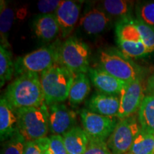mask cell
I'll return each mask as SVG.
<instances>
[{
    "label": "cell",
    "instance_id": "6da1fadb",
    "mask_svg": "<svg viewBox=\"0 0 154 154\" xmlns=\"http://www.w3.org/2000/svg\"><path fill=\"white\" fill-rule=\"evenodd\" d=\"M4 97L15 110L42 106L45 101L40 75L35 73L19 75L7 86Z\"/></svg>",
    "mask_w": 154,
    "mask_h": 154
},
{
    "label": "cell",
    "instance_id": "7a4b0ae2",
    "mask_svg": "<svg viewBox=\"0 0 154 154\" xmlns=\"http://www.w3.org/2000/svg\"><path fill=\"white\" fill-rule=\"evenodd\" d=\"M74 78L72 72L59 63L42 73L40 79L46 104L50 106L66 101Z\"/></svg>",
    "mask_w": 154,
    "mask_h": 154
},
{
    "label": "cell",
    "instance_id": "3957f363",
    "mask_svg": "<svg viewBox=\"0 0 154 154\" xmlns=\"http://www.w3.org/2000/svg\"><path fill=\"white\" fill-rule=\"evenodd\" d=\"M17 130L26 141L47 137L49 131V109L46 103L38 107L16 109Z\"/></svg>",
    "mask_w": 154,
    "mask_h": 154
},
{
    "label": "cell",
    "instance_id": "277c9868",
    "mask_svg": "<svg viewBox=\"0 0 154 154\" xmlns=\"http://www.w3.org/2000/svg\"><path fill=\"white\" fill-rule=\"evenodd\" d=\"M58 62L66 67L75 76L86 74L89 69L90 50L79 38L69 37L58 46Z\"/></svg>",
    "mask_w": 154,
    "mask_h": 154
},
{
    "label": "cell",
    "instance_id": "5b68a950",
    "mask_svg": "<svg viewBox=\"0 0 154 154\" xmlns=\"http://www.w3.org/2000/svg\"><path fill=\"white\" fill-rule=\"evenodd\" d=\"M117 42L121 51L127 57L140 58L150 54L141 34L131 17L121 19L116 26Z\"/></svg>",
    "mask_w": 154,
    "mask_h": 154
},
{
    "label": "cell",
    "instance_id": "8992f818",
    "mask_svg": "<svg viewBox=\"0 0 154 154\" xmlns=\"http://www.w3.org/2000/svg\"><path fill=\"white\" fill-rule=\"evenodd\" d=\"M99 61L101 69L124 82H131L140 76L138 67L119 50H102Z\"/></svg>",
    "mask_w": 154,
    "mask_h": 154
},
{
    "label": "cell",
    "instance_id": "52a82bcc",
    "mask_svg": "<svg viewBox=\"0 0 154 154\" xmlns=\"http://www.w3.org/2000/svg\"><path fill=\"white\" fill-rule=\"evenodd\" d=\"M58 46L50 45L18 57L14 62V71L18 75L35 73L41 75L58 62Z\"/></svg>",
    "mask_w": 154,
    "mask_h": 154
},
{
    "label": "cell",
    "instance_id": "ba28073f",
    "mask_svg": "<svg viewBox=\"0 0 154 154\" xmlns=\"http://www.w3.org/2000/svg\"><path fill=\"white\" fill-rule=\"evenodd\" d=\"M139 121L136 116L120 119L115 129L107 139L106 144L112 154H125L131 147L139 134Z\"/></svg>",
    "mask_w": 154,
    "mask_h": 154
},
{
    "label": "cell",
    "instance_id": "9c48e42d",
    "mask_svg": "<svg viewBox=\"0 0 154 154\" xmlns=\"http://www.w3.org/2000/svg\"><path fill=\"white\" fill-rule=\"evenodd\" d=\"M83 129L89 139L107 140L119 123L118 117H109L93 113L88 109L80 111Z\"/></svg>",
    "mask_w": 154,
    "mask_h": 154
},
{
    "label": "cell",
    "instance_id": "30bf717a",
    "mask_svg": "<svg viewBox=\"0 0 154 154\" xmlns=\"http://www.w3.org/2000/svg\"><path fill=\"white\" fill-rule=\"evenodd\" d=\"M145 88L140 76L131 82L127 83L121 91L120 109L118 115L119 119H123L134 115L139 110L145 97Z\"/></svg>",
    "mask_w": 154,
    "mask_h": 154
},
{
    "label": "cell",
    "instance_id": "8fae6325",
    "mask_svg": "<svg viewBox=\"0 0 154 154\" xmlns=\"http://www.w3.org/2000/svg\"><path fill=\"white\" fill-rule=\"evenodd\" d=\"M49 129L53 135L63 136L76 126V113L63 103L48 106Z\"/></svg>",
    "mask_w": 154,
    "mask_h": 154
},
{
    "label": "cell",
    "instance_id": "7c38bea8",
    "mask_svg": "<svg viewBox=\"0 0 154 154\" xmlns=\"http://www.w3.org/2000/svg\"><path fill=\"white\" fill-rule=\"evenodd\" d=\"M81 4L71 0H63L54 13L63 37L70 35L79 20Z\"/></svg>",
    "mask_w": 154,
    "mask_h": 154
},
{
    "label": "cell",
    "instance_id": "4fadbf2b",
    "mask_svg": "<svg viewBox=\"0 0 154 154\" xmlns=\"http://www.w3.org/2000/svg\"><path fill=\"white\" fill-rule=\"evenodd\" d=\"M89 79L101 93L109 95H120L121 91L127 84L106 72L103 69L89 68Z\"/></svg>",
    "mask_w": 154,
    "mask_h": 154
},
{
    "label": "cell",
    "instance_id": "5bb4252c",
    "mask_svg": "<svg viewBox=\"0 0 154 154\" xmlns=\"http://www.w3.org/2000/svg\"><path fill=\"white\" fill-rule=\"evenodd\" d=\"M88 110L97 114L109 117H118L120 109V98L97 92L87 102Z\"/></svg>",
    "mask_w": 154,
    "mask_h": 154
},
{
    "label": "cell",
    "instance_id": "9a60e30c",
    "mask_svg": "<svg viewBox=\"0 0 154 154\" xmlns=\"http://www.w3.org/2000/svg\"><path fill=\"white\" fill-rule=\"evenodd\" d=\"M111 19L102 9L94 8L84 14L79 20V26L88 34L95 35L103 32L109 24Z\"/></svg>",
    "mask_w": 154,
    "mask_h": 154
},
{
    "label": "cell",
    "instance_id": "2e32d148",
    "mask_svg": "<svg viewBox=\"0 0 154 154\" xmlns=\"http://www.w3.org/2000/svg\"><path fill=\"white\" fill-rule=\"evenodd\" d=\"M17 131L16 110L3 96L0 101V137L2 141L9 139Z\"/></svg>",
    "mask_w": 154,
    "mask_h": 154
},
{
    "label": "cell",
    "instance_id": "e0dca14e",
    "mask_svg": "<svg viewBox=\"0 0 154 154\" xmlns=\"http://www.w3.org/2000/svg\"><path fill=\"white\" fill-rule=\"evenodd\" d=\"M33 29L36 36L45 42L51 41L60 33V28L54 14L38 17L34 22Z\"/></svg>",
    "mask_w": 154,
    "mask_h": 154
},
{
    "label": "cell",
    "instance_id": "ac0fdd59",
    "mask_svg": "<svg viewBox=\"0 0 154 154\" xmlns=\"http://www.w3.org/2000/svg\"><path fill=\"white\" fill-rule=\"evenodd\" d=\"M69 154H84L89 143V138L84 130L76 126L62 136Z\"/></svg>",
    "mask_w": 154,
    "mask_h": 154
},
{
    "label": "cell",
    "instance_id": "d6986e66",
    "mask_svg": "<svg viewBox=\"0 0 154 154\" xmlns=\"http://www.w3.org/2000/svg\"><path fill=\"white\" fill-rule=\"evenodd\" d=\"M91 90V82L86 74H80L75 76L69 95L71 105H78L84 101Z\"/></svg>",
    "mask_w": 154,
    "mask_h": 154
},
{
    "label": "cell",
    "instance_id": "ffe728a7",
    "mask_svg": "<svg viewBox=\"0 0 154 154\" xmlns=\"http://www.w3.org/2000/svg\"><path fill=\"white\" fill-rule=\"evenodd\" d=\"M138 112L141 130L154 134V96H145Z\"/></svg>",
    "mask_w": 154,
    "mask_h": 154
},
{
    "label": "cell",
    "instance_id": "44dd1931",
    "mask_svg": "<svg viewBox=\"0 0 154 154\" xmlns=\"http://www.w3.org/2000/svg\"><path fill=\"white\" fill-rule=\"evenodd\" d=\"M0 33L1 45L8 48L9 32L14 20V11L5 1H1L0 4Z\"/></svg>",
    "mask_w": 154,
    "mask_h": 154
},
{
    "label": "cell",
    "instance_id": "7402d4cb",
    "mask_svg": "<svg viewBox=\"0 0 154 154\" xmlns=\"http://www.w3.org/2000/svg\"><path fill=\"white\" fill-rule=\"evenodd\" d=\"M125 154H154V134L140 131L129 151Z\"/></svg>",
    "mask_w": 154,
    "mask_h": 154
},
{
    "label": "cell",
    "instance_id": "603a6c76",
    "mask_svg": "<svg viewBox=\"0 0 154 154\" xmlns=\"http://www.w3.org/2000/svg\"><path fill=\"white\" fill-rule=\"evenodd\" d=\"M103 11L113 17L121 19L130 17L132 9V3L125 0H106L102 3Z\"/></svg>",
    "mask_w": 154,
    "mask_h": 154
},
{
    "label": "cell",
    "instance_id": "cb8c5ba5",
    "mask_svg": "<svg viewBox=\"0 0 154 154\" xmlns=\"http://www.w3.org/2000/svg\"><path fill=\"white\" fill-rule=\"evenodd\" d=\"M14 72V63L11 53L7 47L0 46V81L1 86L11 79Z\"/></svg>",
    "mask_w": 154,
    "mask_h": 154
},
{
    "label": "cell",
    "instance_id": "d4e9b609",
    "mask_svg": "<svg viewBox=\"0 0 154 154\" xmlns=\"http://www.w3.org/2000/svg\"><path fill=\"white\" fill-rule=\"evenodd\" d=\"M26 140L18 131L4 141L1 154H24Z\"/></svg>",
    "mask_w": 154,
    "mask_h": 154
},
{
    "label": "cell",
    "instance_id": "484cf974",
    "mask_svg": "<svg viewBox=\"0 0 154 154\" xmlns=\"http://www.w3.org/2000/svg\"><path fill=\"white\" fill-rule=\"evenodd\" d=\"M137 19L154 27V2L139 4L136 9Z\"/></svg>",
    "mask_w": 154,
    "mask_h": 154
},
{
    "label": "cell",
    "instance_id": "4316f807",
    "mask_svg": "<svg viewBox=\"0 0 154 154\" xmlns=\"http://www.w3.org/2000/svg\"><path fill=\"white\" fill-rule=\"evenodd\" d=\"M49 149V138L44 137L35 140L26 141L24 154H44Z\"/></svg>",
    "mask_w": 154,
    "mask_h": 154
},
{
    "label": "cell",
    "instance_id": "83f0119b",
    "mask_svg": "<svg viewBox=\"0 0 154 154\" xmlns=\"http://www.w3.org/2000/svg\"><path fill=\"white\" fill-rule=\"evenodd\" d=\"M135 22L149 52H153L154 51V27L144 24L137 19H135Z\"/></svg>",
    "mask_w": 154,
    "mask_h": 154
},
{
    "label": "cell",
    "instance_id": "f1b7e54d",
    "mask_svg": "<svg viewBox=\"0 0 154 154\" xmlns=\"http://www.w3.org/2000/svg\"><path fill=\"white\" fill-rule=\"evenodd\" d=\"M84 154H112L106 142L103 140L89 139V143Z\"/></svg>",
    "mask_w": 154,
    "mask_h": 154
},
{
    "label": "cell",
    "instance_id": "f546056e",
    "mask_svg": "<svg viewBox=\"0 0 154 154\" xmlns=\"http://www.w3.org/2000/svg\"><path fill=\"white\" fill-rule=\"evenodd\" d=\"M49 151L53 154H69L62 136L51 135L49 137Z\"/></svg>",
    "mask_w": 154,
    "mask_h": 154
},
{
    "label": "cell",
    "instance_id": "4dcf8cb0",
    "mask_svg": "<svg viewBox=\"0 0 154 154\" xmlns=\"http://www.w3.org/2000/svg\"><path fill=\"white\" fill-rule=\"evenodd\" d=\"M61 2V0H41L38 2L37 7L43 14H51L57 11Z\"/></svg>",
    "mask_w": 154,
    "mask_h": 154
},
{
    "label": "cell",
    "instance_id": "1f68e13d",
    "mask_svg": "<svg viewBox=\"0 0 154 154\" xmlns=\"http://www.w3.org/2000/svg\"><path fill=\"white\" fill-rule=\"evenodd\" d=\"M146 89L147 95L154 96V71L150 75L146 82Z\"/></svg>",
    "mask_w": 154,
    "mask_h": 154
},
{
    "label": "cell",
    "instance_id": "d6a6232c",
    "mask_svg": "<svg viewBox=\"0 0 154 154\" xmlns=\"http://www.w3.org/2000/svg\"><path fill=\"white\" fill-rule=\"evenodd\" d=\"M44 154H53V153H51V152L49 151V149H48L47 151H45V153H44Z\"/></svg>",
    "mask_w": 154,
    "mask_h": 154
}]
</instances>
